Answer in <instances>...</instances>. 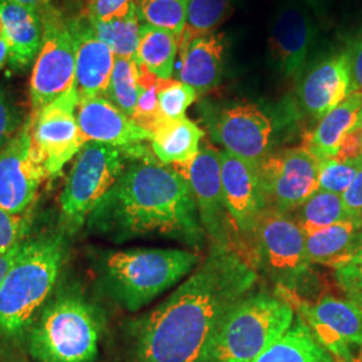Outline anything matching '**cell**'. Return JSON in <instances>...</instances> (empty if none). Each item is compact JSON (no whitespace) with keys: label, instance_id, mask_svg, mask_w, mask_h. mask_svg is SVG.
I'll use <instances>...</instances> for the list:
<instances>
[{"label":"cell","instance_id":"cell-9","mask_svg":"<svg viewBox=\"0 0 362 362\" xmlns=\"http://www.w3.org/2000/svg\"><path fill=\"white\" fill-rule=\"evenodd\" d=\"M259 266L278 284L291 290L306 275L310 262L306 236L288 214L266 208L252 233Z\"/></svg>","mask_w":362,"mask_h":362},{"label":"cell","instance_id":"cell-47","mask_svg":"<svg viewBox=\"0 0 362 362\" xmlns=\"http://www.w3.org/2000/svg\"><path fill=\"white\" fill-rule=\"evenodd\" d=\"M308 4H310L311 7L313 6H317V4H321L324 0H305Z\"/></svg>","mask_w":362,"mask_h":362},{"label":"cell","instance_id":"cell-37","mask_svg":"<svg viewBox=\"0 0 362 362\" xmlns=\"http://www.w3.org/2000/svg\"><path fill=\"white\" fill-rule=\"evenodd\" d=\"M28 224L23 215H13L0 208V257L23 242Z\"/></svg>","mask_w":362,"mask_h":362},{"label":"cell","instance_id":"cell-7","mask_svg":"<svg viewBox=\"0 0 362 362\" xmlns=\"http://www.w3.org/2000/svg\"><path fill=\"white\" fill-rule=\"evenodd\" d=\"M124 149L88 141L76 156L61 194L64 231L77 233L127 167Z\"/></svg>","mask_w":362,"mask_h":362},{"label":"cell","instance_id":"cell-8","mask_svg":"<svg viewBox=\"0 0 362 362\" xmlns=\"http://www.w3.org/2000/svg\"><path fill=\"white\" fill-rule=\"evenodd\" d=\"M42 16L43 40L30 79L33 112L76 88V49L69 19L52 6Z\"/></svg>","mask_w":362,"mask_h":362},{"label":"cell","instance_id":"cell-16","mask_svg":"<svg viewBox=\"0 0 362 362\" xmlns=\"http://www.w3.org/2000/svg\"><path fill=\"white\" fill-rule=\"evenodd\" d=\"M220 160L223 194L230 219L236 231L252 236L260 215L267 208L258 165L226 151L220 152Z\"/></svg>","mask_w":362,"mask_h":362},{"label":"cell","instance_id":"cell-49","mask_svg":"<svg viewBox=\"0 0 362 362\" xmlns=\"http://www.w3.org/2000/svg\"><path fill=\"white\" fill-rule=\"evenodd\" d=\"M0 30H1V25H0Z\"/></svg>","mask_w":362,"mask_h":362},{"label":"cell","instance_id":"cell-6","mask_svg":"<svg viewBox=\"0 0 362 362\" xmlns=\"http://www.w3.org/2000/svg\"><path fill=\"white\" fill-rule=\"evenodd\" d=\"M293 322L294 308L284 298L263 293L248 296L220 324L206 362H251Z\"/></svg>","mask_w":362,"mask_h":362},{"label":"cell","instance_id":"cell-44","mask_svg":"<svg viewBox=\"0 0 362 362\" xmlns=\"http://www.w3.org/2000/svg\"><path fill=\"white\" fill-rule=\"evenodd\" d=\"M10 1H13V3L21 4V6H25L28 8L38 10L40 13H43L47 7L52 6V0H10Z\"/></svg>","mask_w":362,"mask_h":362},{"label":"cell","instance_id":"cell-3","mask_svg":"<svg viewBox=\"0 0 362 362\" xmlns=\"http://www.w3.org/2000/svg\"><path fill=\"white\" fill-rule=\"evenodd\" d=\"M103 330L101 310L71 285L52 296L21 344L33 362H95Z\"/></svg>","mask_w":362,"mask_h":362},{"label":"cell","instance_id":"cell-33","mask_svg":"<svg viewBox=\"0 0 362 362\" xmlns=\"http://www.w3.org/2000/svg\"><path fill=\"white\" fill-rule=\"evenodd\" d=\"M139 86L140 94L137 100V106L134 116L132 119L137 122L141 128L148 130L151 134L157 129L163 118L158 110V90L161 85V79L156 77L143 66L139 65Z\"/></svg>","mask_w":362,"mask_h":362},{"label":"cell","instance_id":"cell-48","mask_svg":"<svg viewBox=\"0 0 362 362\" xmlns=\"http://www.w3.org/2000/svg\"><path fill=\"white\" fill-rule=\"evenodd\" d=\"M353 362H362V346L358 350V353H357V356L354 357V361Z\"/></svg>","mask_w":362,"mask_h":362},{"label":"cell","instance_id":"cell-24","mask_svg":"<svg viewBox=\"0 0 362 362\" xmlns=\"http://www.w3.org/2000/svg\"><path fill=\"white\" fill-rule=\"evenodd\" d=\"M203 137L204 132L187 117L163 119L152 133V151L164 165L185 164L199 153Z\"/></svg>","mask_w":362,"mask_h":362},{"label":"cell","instance_id":"cell-34","mask_svg":"<svg viewBox=\"0 0 362 362\" xmlns=\"http://www.w3.org/2000/svg\"><path fill=\"white\" fill-rule=\"evenodd\" d=\"M361 165L362 157L356 160H339L334 157L320 161V189L342 196L348 191Z\"/></svg>","mask_w":362,"mask_h":362},{"label":"cell","instance_id":"cell-11","mask_svg":"<svg viewBox=\"0 0 362 362\" xmlns=\"http://www.w3.org/2000/svg\"><path fill=\"white\" fill-rule=\"evenodd\" d=\"M267 208L291 214L315 194L320 161L305 148L267 155L258 165Z\"/></svg>","mask_w":362,"mask_h":362},{"label":"cell","instance_id":"cell-23","mask_svg":"<svg viewBox=\"0 0 362 362\" xmlns=\"http://www.w3.org/2000/svg\"><path fill=\"white\" fill-rule=\"evenodd\" d=\"M361 109L362 91H354L320 119L317 128L308 136L303 148L318 161L337 157L341 144L356 127Z\"/></svg>","mask_w":362,"mask_h":362},{"label":"cell","instance_id":"cell-43","mask_svg":"<svg viewBox=\"0 0 362 362\" xmlns=\"http://www.w3.org/2000/svg\"><path fill=\"white\" fill-rule=\"evenodd\" d=\"M23 242H25V240H23ZM23 242H22L19 246L13 248L10 252H7V254H4V255L0 257V286L3 284V281H4L6 275H7V272L11 269L13 262L19 257V254H21V251H22V247H23Z\"/></svg>","mask_w":362,"mask_h":362},{"label":"cell","instance_id":"cell-10","mask_svg":"<svg viewBox=\"0 0 362 362\" xmlns=\"http://www.w3.org/2000/svg\"><path fill=\"white\" fill-rule=\"evenodd\" d=\"M78 104L79 95L74 88L30 116L33 145L49 177L61 175L86 143L78 125Z\"/></svg>","mask_w":362,"mask_h":362},{"label":"cell","instance_id":"cell-19","mask_svg":"<svg viewBox=\"0 0 362 362\" xmlns=\"http://www.w3.org/2000/svg\"><path fill=\"white\" fill-rule=\"evenodd\" d=\"M351 93V54L339 52L311 69L300 83L299 100L309 116L322 119Z\"/></svg>","mask_w":362,"mask_h":362},{"label":"cell","instance_id":"cell-2","mask_svg":"<svg viewBox=\"0 0 362 362\" xmlns=\"http://www.w3.org/2000/svg\"><path fill=\"white\" fill-rule=\"evenodd\" d=\"M86 227L116 243L160 233L199 247L204 238L188 181L151 156L132 158L93 209Z\"/></svg>","mask_w":362,"mask_h":362},{"label":"cell","instance_id":"cell-42","mask_svg":"<svg viewBox=\"0 0 362 362\" xmlns=\"http://www.w3.org/2000/svg\"><path fill=\"white\" fill-rule=\"evenodd\" d=\"M351 89L362 91V38L351 55Z\"/></svg>","mask_w":362,"mask_h":362},{"label":"cell","instance_id":"cell-41","mask_svg":"<svg viewBox=\"0 0 362 362\" xmlns=\"http://www.w3.org/2000/svg\"><path fill=\"white\" fill-rule=\"evenodd\" d=\"M0 362H33L21 341H0Z\"/></svg>","mask_w":362,"mask_h":362},{"label":"cell","instance_id":"cell-13","mask_svg":"<svg viewBox=\"0 0 362 362\" xmlns=\"http://www.w3.org/2000/svg\"><path fill=\"white\" fill-rule=\"evenodd\" d=\"M46 172L39 163L31 137V118L0 151V208L23 215L38 194Z\"/></svg>","mask_w":362,"mask_h":362},{"label":"cell","instance_id":"cell-18","mask_svg":"<svg viewBox=\"0 0 362 362\" xmlns=\"http://www.w3.org/2000/svg\"><path fill=\"white\" fill-rule=\"evenodd\" d=\"M76 49V89L79 103L106 94L116 55L95 37L88 16L69 19Z\"/></svg>","mask_w":362,"mask_h":362},{"label":"cell","instance_id":"cell-26","mask_svg":"<svg viewBox=\"0 0 362 362\" xmlns=\"http://www.w3.org/2000/svg\"><path fill=\"white\" fill-rule=\"evenodd\" d=\"M361 233L362 218H354L305 235L309 262L334 269L349 255Z\"/></svg>","mask_w":362,"mask_h":362},{"label":"cell","instance_id":"cell-5","mask_svg":"<svg viewBox=\"0 0 362 362\" xmlns=\"http://www.w3.org/2000/svg\"><path fill=\"white\" fill-rule=\"evenodd\" d=\"M200 262L185 250H125L94 258L101 291L119 308L139 311L160 297Z\"/></svg>","mask_w":362,"mask_h":362},{"label":"cell","instance_id":"cell-1","mask_svg":"<svg viewBox=\"0 0 362 362\" xmlns=\"http://www.w3.org/2000/svg\"><path fill=\"white\" fill-rule=\"evenodd\" d=\"M257 272L233 246L214 242L206 260L153 310L128 327L129 362H206L220 324L250 296Z\"/></svg>","mask_w":362,"mask_h":362},{"label":"cell","instance_id":"cell-36","mask_svg":"<svg viewBox=\"0 0 362 362\" xmlns=\"http://www.w3.org/2000/svg\"><path fill=\"white\" fill-rule=\"evenodd\" d=\"M333 270L337 286L346 299L362 305V233L349 255Z\"/></svg>","mask_w":362,"mask_h":362},{"label":"cell","instance_id":"cell-40","mask_svg":"<svg viewBox=\"0 0 362 362\" xmlns=\"http://www.w3.org/2000/svg\"><path fill=\"white\" fill-rule=\"evenodd\" d=\"M341 197L344 200L345 207L349 209L351 215L362 218V165L348 191Z\"/></svg>","mask_w":362,"mask_h":362},{"label":"cell","instance_id":"cell-38","mask_svg":"<svg viewBox=\"0 0 362 362\" xmlns=\"http://www.w3.org/2000/svg\"><path fill=\"white\" fill-rule=\"evenodd\" d=\"M23 124L18 106L0 86V151L19 133Z\"/></svg>","mask_w":362,"mask_h":362},{"label":"cell","instance_id":"cell-12","mask_svg":"<svg viewBox=\"0 0 362 362\" xmlns=\"http://www.w3.org/2000/svg\"><path fill=\"white\" fill-rule=\"evenodd\" d=\"M285 296L293 308L297 306L298 315L309 325L317 341L334 361H354L353 349L362 346V305L330 296L310 305L294 296Z\"/></svg>","mask_w":362,"mask_h":362},{"label":"cell","instance_id":"cell-14","mask_svg":"<svg viewBox=\"0 0 362 362\" xmlns=\"http://www.w3.org/2000/svg\"><path fill=\"white\" fill-rule=\"evenodd\" d=\"M170 167L188 181L204 233L215 243L231 246L227 223L233 221L227 218L228 211L224 203L219 151L206 146L189 163L173 164Z\"/></svg>","mask_w":362,"mask_h":362},{"label":"cell","instance_id":"cell-15","mask_svg":"<svg viewBox=\"0 0 362 362\" xmlns=\"http://www.w3.org/2000/svg\"><path fill=\"white\" fill-rule=\"evenodd\" d=\"M209 129L226 152L255 165L269 155L272 119L257 105L238 103L223 107L214 117Z\"/></svg>","mask_w":362,"mask_h":362},{"label":"cell","instance_id":"cell-22","mask_svg":"<svg viewBox=\"0 0 362 362\" xmlns=\"http://www.w3.org/2000/svg\"><path fill=\"white\" fill-rule=\"evenodd\" d=\"M179 81L194 88L199 95L216 88L223 76V35L204 34L181 47Z\"/></svg>","mask_w":362,"mask_h":362},{"label":"cell","instance_id":"cell-35","mask_svg":"<svg viewBox=\"0 0 362 362\" xmlns=\"http://www.w3.org/2000/svg\"><path fill=\"white\" fill-rule=\"evenodd\" d=\"M197 91L180 81L161 79L158 90V110L163 119H179L197 98Z\"/></svg>","mask_w":362,"mask_h":362},{"label":"cell","instance_id":"cell-21","mask_svg":"<svg viewBox=\"0 0 362 362\" xmlns=\"http://www.w3.org/2000/svg\"><path fill=\"white\" fill-rule=\"evenodd\" d=\"M1 35L8 47V64L25 70L35 62L43 40V16L34 8L0 0Z\"/></svg>","mask_w":362,"mask_h":362},{"label":"cell","instance_id":"cell-46","mask_svg":"<svg viewBox=\"0 0 362 362\" xmlns=\"http://www.w3.org/2000/svg\"><path fill=\"white\" fill-rule=\"evenodd\" d=\"M356 128L358 129L360 132V134H361V140H362V109L360 110V115H358V119H357V124H356Z\"/></svg>","mask_w":362,"mask_h":362},{"label":"cell","instance_id":"cell-27","mask_svg":"<svg viewBox=\"0 0 362 362\" xmlns=\"http://www.w3.org/2000/svg\"><path fill=\"white\" fill-rule=\"evenodd\" d=\"M179 40L180 38L168 30L144 23L136 62L160 79H170Z\"/></svg>","mask_w":362,"mask_h":362},{"label":"cell","instance_id":"cell-29","mask_svg":"<svg viewBox=\"0 0 362 362\" xmlns=\"http://www.w3.org/2000/svg\"><path fill=\"white\" fill-rule=\"evenodd\" d=\"M90 25L95 37L107 45L116 57L136 59L141 31L137 7L124 18L110 22H90Z\"/></svg>","mask_w":362,"mask_h":362},{"label":"cell","instance_id":"cell-32","mask_svg":"<svg viewBox=\"0 0 362 362\" xmlns=\"http://www.w3.org/2000/svg\"><path fill=\"white\" fill-rule=\"evenodd\" d=\"M230 6L231 0H189L182 45L214 30L226 18Z\"/></svg>","mask_w":362,"mask_h":362},{"label":"cell","instance_id":"cell-28","mask_svg":"<svg viewBox=\"0 0 362 362\" xmlns=\"http://www.w3.org/2000/svg\"><path fill=\"white\" fill-rule=\"evenodd\" d=\"M293 214V219L297 221L305 235L317 233L337 223L357 218L345 207L339 194H330L321 189H318Z\"/></svg>","mask_w":362,"mask_h":362},{"label":"cell","instance_id":"cell-31","mask_svg":"<svg viewBox=\"0 0 362 362\" xmlns=\"http://www.w3.org/2000/svg\"><path fill=\"white\" fill-rule=\"evenodd\" d=\"M188 4L189 0H137V13L145 23L168 30L181 38L187 25Z\"/></svg>","mask_w":362,"mask_h":362},{"label":"cell","instance_id":"cell-20","mask_svg":"<svg viewBox=\"0 0 362 362\" xmlns=\"http://www.w3.org/2000/svg\"><path fill=\"white\" fill-rule=\"evenodd\" d=\"M77 119L86 143L94 141L125 149L148 140L152 141V134L148 130L105 97L81 101L77 107Z\"/></svg>","mask_w":362,"mask_h":362},{"label":"cell","instance_id":"cell-45","mask_svg":"<svg viewBox=\"0 0 362 362\" xmlns=\"http://www.w3.org/2000/svg\"><path fill=\"white\" fill-rule=\"evenodd\" d=\"M7 64H8V47H7V43L3 38L1 30H0V71Z\"/></svg>","mask_w":362,"mask_h":362},{"label":"cell","instance_id":"cell-25","mask_svg":"<svg viewBox=\"0 0 362 362\" xmlns=\"http://www.w3.org/2000/svg\"><path fill=\"white\" fill-rule=\"evenodd\" d=\"M251 362H336L299 315L284 336Z\"/></svg>","mask_w":362,"mask_h":362},{"label":"cell","instance_id":"cell-39","mask_svg":"<svg viewBox=\"0 0 362 362\" xmlns=\"http://www.w3.org/2000/svg\"><path fill=\"white\" fill-rule=\"evenodd\" d=\"M137 7V0H90L86 16L90 22H110L127 16Z\"/></svg>","mask_w":362,"mask_h":362},{"label":"cell","instance_id":"cell-4","mask_svg":"<svg viewBox=\"0 0 362 362\" xmlns=\"http://www.w3.org/2000/svg\"><path fill=\"white\" fill-rule=\"evenodd\" d=\"M66 257L62 233L23 242L0 286V341H21L52 299Z\"/></svg>","mask_w":362,"mask_h":362},{"label":"cell","instance_id":"cell-17","mask_svg":"<svg viewBox=\"0 0 362 362\" xmlns=\"http://www.w3.org/2000/svg\"><path fill=\"white\" fill-rule=\"evenodd\" d=\"M314 35L310 13L302 4L290 1L278 10L272 21L269 47L272 65L284 77H294L302 70Z\"/></svg>","mask_w":362,"mask_h":362},{"label":"cell","instance_id":"cell-30","mask_svg":"<svg viewBox=\"0 0 362 362\" xmlns=\"http://www.w3.org/2000/svg\"><path fill=\"white\" fill-rule=\"evenodd\" d=\"M140 94L139 66L136 59L116 57L113 73L106 91V98L127 116H134Z\"/></svg>","mask_w":362,"mask_h":362}]
</instances>
